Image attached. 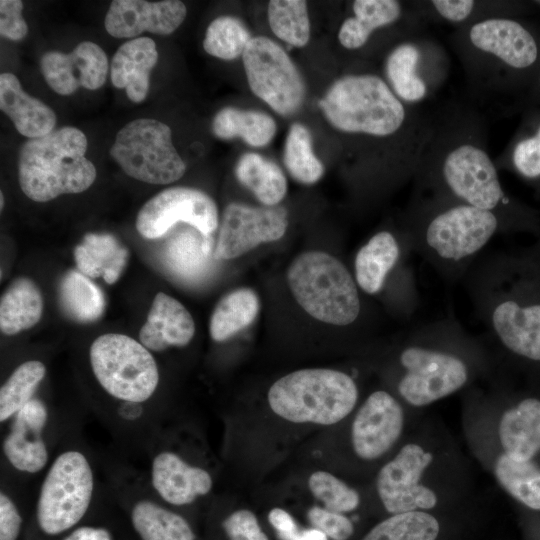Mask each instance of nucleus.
<instances>
[{"label": "nucleus", "instance_id": "nucleus-6", "mask_svg": "<svg viewBox=\"0 0 540 540\" xmlns=\"http://www.w3.org/2000/svg\"><path fill=\"white\" fill-rule=\"evenodd\" d=\"M318 106L334 129L365 143L405 140L427 125V112L402 102L383 77L373 72L339 77Z\"/></svg>", "mask_w": 540, "mask_h": 540}, {"label": "nucleus", "instance_id": "nucleus-11", "mask_svg": "<svg viewBox=\"0 0 540 540\" xmlns=\"http://www.w3.org/2000/svg\"><path fill=\"white\" fill-rule=\"evenodd\" d=\"M89 360L99 385L121 403L143 404L158 387L156 360L141 342L127 335L106 333L97 337L90 346Z\"/></svg>", "mask_w": 540, "mask_h": 540}, {"label": "nucleus", "instance_id": "nucleus-29", "mask_svg": "<svg viewBox=\"0 0 540 540\" xmlns=\"http://www.w3.org/2000/svg\"><path fill=\"white\" fill-rule=\"evenodd\" d=\"M128 255V250L107 233H88L74 249L78 270L89 278L101 276L110 285L119 279Z\"/></svg>", "mask_w": 540, "mask_h": 540}, {"label": "nucleus", "instance_id": "nucleus-19", "mask_svg": "<svg viewBox=\"0 0 540 540\" xmlns=\"http://www.w3.org/2000/svg\"><path fill=\"white\" fill-rule=\"evenodd\" d=\"M404 428L405 410L401 401L386 390H375L365 399L353 419V451L361 460H377L398 443Z\"/></svg>", "mask_w": 540, "mask_h": 540}, {"label": "nucleus", "instance_id": "nucleus-13", "mask_svg": "<svg viewBox=\"0 0 540 540\" xmlns=\"http://www.w3.org/2000/svg\"><path fill=\"white\" fill-rule=\"evenodd\" d=\"M448 72L445 48L422 30L392 43L384 57L382 77L402 102L421 107L442 87Z\"/></svg>", "mask_w": 540, "mask_h": 540}, {"label": "nucleus", "instance_id": "nucleus-21", "mask_svg": "<svg viewBox=\"0 0 540 540\" xmlns=\"http://www.w3.org/2000/svg\"><path fill=\"white\" fill-rule=\"evenodd\" d=\"M413 252L408 237L401 233L383 229L372 235L360 247L354 260V279L366 294H381L394 273H413L405 266L407 254Z\"/></svg>", "mask_w": 540, "mask_h": 540}, {"label": "nucleus", "instance_id": "nucleus-30", "mask_svg": "<svg viewBox=\"0 0 540 540\" xmlns=\"http://www.w3.org/2000/svg\"><path fill=\"white\" fill-rule=\"evenodd\" d=\"M419 4L428 22L446 23L455 28L496 16L518 17L524 10L522 3L510 1L429 0Z\"/></svg>", "mask_w": 540, "mask_h": 540}, {"label": "nucleus", "instance_id": "nucleus-38", "mask_svg": "<svg viewBox=\"0 0 540 540\" xmlns=\"http://www.w3.org/2000/svg\"><path fill=\"white\" fill-rule=\"evenodd\" d=\"M259 309V298L250 288H239L226 294L211 315L210 337L216 342L231 338L255 320Z\"/></svg>", "mask_w": 540, "mask_h": 540}, {"label": "nucleus", "instance_id": "nucleus-12", "mask_svg": "<svg viewBox=\"0 0 540 540\" xmlns=\"http://www.w3.org/2000/svg\"><path fill=\"white\" fill-rule=\"evenodd\" d=\"M95 488L94 472L78 449L59 453L41 483L36 520L47 535L61 534L75 526L88 511Z\"/></svg>", "mask_w": 540, "mask_h": 540}, {"label": "nucleus", "instance_id": "nucleus-47", "mask_svg": "<svg viewBox=\"0 0 540 540\" xmlns=\"http://www.w3.org/2000/svg\"><path fill=\"white\" fill-rule=\"evenodd\" d=\"M222 526L230 540H268L255 514L247 509L231 513Z\"/></svg>", "mask_w": 540, "mask_h": 540}, {"label": "nucleus", "instance_id": "nucleus-23", "mask_svg": "<svg viewBox=\"0 0 540 540\" xmlns=\"http://www.w3.org/2000/svg\"><path fill=\"white\" fill-rule=\"evenodd\" d=\"M186 15L185 4L178 0H114L105 16V29L116 38L134 37L145 31L169 35Z\"/></svg>", "mask_w": 540, "mask_h": 540}, {"label": "nucleus", "instance_id": "nucleus-10", "mask_svg": "<svg viewBox=\"0 0 540 540\" xmlns=\"http://www.w3.org/2000/svg\"><path fill=\"white\" fill-rule=\"evenodd\" d=\"M289 288L297 303L313 318L347 327L362 315L359 287L345 264L322 251L299 254L287 271Z\"/></svg>", "mask_w": 540, "mask_h": 540}, {"label": "nucleus", "instance_id": "nucleus-52", "mask_svg": "<svg viewBox=\"0 0 540 540\" xmlns=\"http://www.w3.org/2000/svg\"><path fill=\"white\" fill-rule=\"evenodd\" d=\"M143 404L123 402L118 408L117 414L126 421H135L143 415Z\"/></svg>", "mask_w": 540, "mask_h": 540}, {"label": "nucleus", "instance_id": "nucleus-28", "mask_svg": "<svg viewBox=\"0 0 540 540\" xmlns=\"http://www.w3.org/2000/svg\"><path fill=\"white\" fill-rule=\"evenodd\" d=\"M0 109L17 131L29 139L50 133L57 121L53 109L27 94L12 73L0 75Z\"/></svg>", "mask_w": 540, "mask_h": 540}, {"label": "nucleus", "instance_id": "nucleus-9", "mask_svg": "<svg viewBox=\"0 0 540 540\" xmlns=\"http://www.w3.org/2000/svg\"><path fill=\"white\" fill-rule=\"evenodd\" d=\"M359 397L349 374L325 368L301 369L278 379L268 403L279 417L294 423L333 425L347 417Z\"/></svg>", "mask_w": 540, "mask_h": 540}, {"label": "nucleus", "instance_id": "nucleus-32", "mask_svg": "<svg viewBox=\"0 0 540 540\" xmlns=\"http://www.w3.org/2000/svg\"><path fill=\"white\" fill-rule=\"evenodd\" d=\"M277 131L275 120L257 110H241L234 107L221 109L213 118L212 132L223 140L241 138L251 147H264Z\"/></svg>", "mask_w": 540, "mask_h": 540}, {"label": "nucleus", "instance_id": "nucleus-22", "mask_svg": "<svg viewBox=\"0 0 540 540\" xmlns=\"http://www.w3.org/2000/svg\"><path fill=\"white\" fill-rule=\"evenodd\" d=\"M48 417L46 404L34 398L11 419L9 431L3 439L2 451L15 470L36 474L49 462L48 446L43 436Z\"/></svg>", "mask_w": 540, "mask_h": 540}, {"label": "nucleus", "instance_id": "nucleus-41", "mask_svg": "<svg viewBox=\"0 0 540 540\" xmlns=\"http://www.w3.org/2000/svg\"><path fill=\"white\" fill-rule=\"evenodd\" d=\"M437 518L427 511L393 514L375 525L362 540H436Z\"/></svg>", "mask_w": 540, "mask_h": 540}, {"label": "nucleus", "instance_id": "nucleus-50", "mask_svg": "<svg viewBox=\"0 0 540 540\" xmlns=\"http://www.w3.org/2000/svg\"><path fill=\"white\" fill-rule=\"evenodd\" d=\"M268 520L280 540H294L299 533L294 518L284 509L273 508L268 514Z\"/></svg>", "mask_w": 540, "mask_h": 540}, {"label": "nucleus", "instance_id": "nucleus-26", "mask_svg": "<svg viewBox=\"0 0 540 540\" xmlns=\"http://www.w3.org/2000/svg\"><path fill=\"white\" fill-rule=\"evenodd\" d=\"M194 334L195 323L189 311L175 298L159 292L140 329L139 341L149 351L161 352L186 346Z\"/></svg>", "mask_w": 540, "mask_h": 540}, {"label": "nucleus", "instance_id": "nucleus-8", "mask_svg": "<svg viewBox=\"0 0 540 540\" xmlns=\"http://www.w3.org/2000/svg\"><path fill=\"white\" fill-rule=\"evenodd\" d=\"M87 138L72 126L28 139L18 156L22 192L35 202L87 190L96 179L94 164L85 157Z\"/></svg>", "mask_w": 540, "mask_h": 540}, {"label": "nucleus", "instance_id": "nucleus-51", "mask_svg": "<svg viewBox=\"0 0 540 540\" xmlns=\"http://www.w3.org/2000/svg\"><path fill=\"white\" fill-rule=\"evenodd\" d=\"M63 540H112V537L105 528L81 526L74 529Z\"/></svg>", "mask_w": 540, "mask_h": 540}, {"label": "nucleus", "instance_id": "nucleus-35", "mask_svg": "<svg viewBox=\"0 0 540 540\" xmlns=\"http://www.w3.org/2000/svg\"><path fill=\"white\" fill-rule=\"evenodd\" d=\"M62 311L78 323H92L103 314L106 306L101 289L79 270H69L58 288Z\"/></svg>", "mask_w": 540, "mask_h": 540}, {"label": "nucleus", "instance_id": "nucleus-14", "mask_svg": "<svg viewBox=\"0 0 540 540\" xmlns=\"http://www.w3.org/2000/svg\"><path fill=\"white\" fill-rule=\"evenodd\" d=\"M110 155L128 176L145 183L169 184L186 171L170 127L151 118L135 119L122 127Z\"/></svg>", "mask_w": 540, "mask_h": 540}, {"label": "nucleus", "instance_id": "nucleus-18", "mask_svg": "<svg viewBox=\"0 0 540 540\" xmlns=\"http://www.w3.org/2000/svg\"><path fill=\"white\" fill-rule=\"evenodd\" d=\"M351 13L337 34L339 44L348 51L363 49L379 31L394 28L418 32L425 30L428 23L419 1L355 0L351 3Z\"/></svg>", "mask_w": 540, "mask_h": 540}, {"label": "nucleus", "instance_id": "nucleus-40", "mask_svg": "<svg viewBox=\"0 0 540 540\" xmlns=\"http://www.w3.org/2000/svg\"><path fill=\"white\" fill-rule=\"evenodd\" d=\"M46 376V366L39 360L18 365L0 388V422L11 420L34 399L38 386Z\"/></svg>", "mask_w": 540, "mask_h": 540}, {"label": "nucleus", "instance_id": "nucleus-34", "mask_svg": "<svg viewBox=\"0 0 540 540\" xmlns=\"http://www.w3.org/2000/svg\"><path fill=\"white\" fill-rule=\"evenodd\" d=\"M235 176L265 206L278 205L286 195L287 180L283 171L258 153L243 154L236 163Z\"/></svg>", "mask_w": 540, "mask_h": 540}, {"label": "nucleus", "instance_id": "nucleus-46", "mask_svg": "<svg viewBox=\"0 0 540 540\" xmlns=\"http://www.w3.org/2000/svg\"><path fill=\"white\" fill-rule=\"evenodd\" d=\"M307 519L312 528L322 531L333 540H348L354 532L353 523L348 517L320 506L311 507Z\"/></svg>", "mask_w": 540, "mask_h": 540}, {"label": "nucleus", "instance_id": "nucleus-45", "mask_svg": "<svg viewBox=\"0 0 540 540\" xmlns=\"http://www.w3.org/2000/svg\"><path fill=\"white\" fill-rule=\"evenodd\" d=\"M313 496L323 503L324 508L338 513L355 510L360 504L359 493L327 471H316L308 479Z\"/></svg>", "mask_w": 540, "mask_h": 540}, {"label": "nucleus", "instance_id": "nucleus-4", "mask_svg": "<svg viewBox=\"0 0 540 540\" xmlns=\"http://www.w3.org/2000/svg\"><path fill=\"white\" fill-rule=\"evenodd\" d=\"M403 229L413 253L449 284L462 281L490 240L505 231L490 211L416 190Z\"/></svg>", "mask_w": 540, "mask_h": 540}, {"label": "nucleus", "instance_id": "nucleus-3", "mask_svg": "<svg viewBox=\"0 0 540 540\" xmlns=\"http://www.w3.org/2000/svg\"><path fill=\"white\" fill-rule=\"evenodd\" d=\"M449 41L477 97L529 92L540 73V31L519 17L457 27Z\"/></svg>", "mask_w": 540, "mask_h": 540}, {"label": "nucleus", "instance_id": "nucleus-31", "mask_svg": "<svg viewBox=\"0 0 540 540\" xmlns=\"http://www.w3.org/2000/svg\"><path fill=\"white\" fill-rule=\"evenodd\" d=\"M43 306L41 291L33 280L15 279L1 296V332L11 336L32 328L41 319Z\"/></svg>", "mask_w": 540, "mask_h": 540}, {"label": "nucleus", "instance_id": "nucleus-39", "mask_svg": "<svg viewBox=\"0 0 540 540\" xmlns=\"http://www.w3.org/2000/svg\"><path fill=\"white\" fill-rule=\"evenodd\" d=\"M283 162L291 177L299 183L314 184L323 176V163L313 151L312 135L304 124L296 122L290 126Z\"/></svg>", "mask_w": 540, "mask_h": 540}, {"label": "nucleus", "instance_id": "nucleus-27", "mask_svg": "<svg viewBox=\"0 0 540 540\" xmlns=\"http://www.w3.org/2000/svg\"><path fill=\"white\" fill-rule=\"evenodd\" d=\"M157 61L156 44L151 38L138 37L125 42L112 58V84L119 89L125 88L132 102H142L148 95L150 72Z\"/></svg>", "mask_w": 540, "mask_h": 540}, {"label": "nucleus", "instance_id": "nucleus-25", "mask_svg": "<svg viewBox=\"0 0 540 540\" xmlns=\"http://www.w3.org/2000/svg\"><path fill=\"white\" fill-rule=\"evenodd\" d=\"M495 424L502 453L518 461H531L540 451V399L525 397L504 408Z\"/></svg>", "mask_w": 540, "mask_h": 540}, {"label": "nucleus", "instance_id": "nucleus-17", "mask_svg": "<svg viewBox=\"0 0 540 540\" xmlns=\"http://www.w3.org/2000/svg\"><path fill=\"white\" fill-rule=\"evenodd\" d=\"M287 227L288 213L283 206L251 207L230 203L222 213L214 258L239 257L261 243L281 239Z\"/></svg>", "mask_w": 540, "mask_h": 540}, {"label": "nucleus", "instance_id": "nucleus-42", "mask_svg": "<svg viewBox=\"0 0 540 540\" xmlns=\"http://www.w3.org/2000/svg\"><path fill=\"white\" fill-rule=\"evenodd\" d=\"M267 16L270 29L278 39L296 48L308 44L311 25L306 1L271 0Z\"/></svg>", "mask_w": 540, "mask_h": 540}, {"label": "nucleus", "instance_id": "nucleus-7", "mask_svg": "<svg viewBox=\"0 0 540 540\" xmlns=\"http://www.w3.org/2000/svg\"><path fill=\"white\" fill-rule=\"evenodd\" d=\"M439 439L431 431L414 433L379 470L376 491L391 515L431 511L450 495L455 456Z\"/></svg>", "mask_w": 540, "mask_h": 540}, {"label": "nucleus", "instance_id": "nucleus-2", "mask_svg": "<svg viewBox=\"0 0 540 540\" xmlns=\"http://www.w3.org/2000/svg\"><path fill=\"white\" fill-rule=\"evenodd\" d=\"M395 390L413 408H423L490 378L496 363L481 338L449 315L414 327L394 355Z\"/></svg>", "mask_w": 540, "mask_h": 540}, {"label": "nucleus", "instance_id": "nucleus-55", "mask_svg": "<svg viewBox=\"0 0 540 540\" xmlns=\"http://www.w3.org/2000/svg\"><path fill=\"white\" fill-rule=\"evenodd\" d=\"M0 200H1L0 207H1V209H2L3 206H4V195H3L2 192H1V194H0Z\"/></svg>", "mask_w": 540, "mask_h": 540}, {"label": "nucleus", "instance_id": "nucleus-53", "mask_svg": "<svg viewBox=\"0 0 540 540\" xmlns=\"http://www.w3.org/2000/svg\"><path fill=\"white\" fill-rule=\"evenodd\" d=\"M294 540H328V537L315 528L299 531Z\"/></svg>", "mask_w": 540, "mask_h": 540}, {"label": "nucleus", "instance_id": "nucleus-15", "mask_svg": "<svg viewBox=\"0 0 540 540\" xmlns=\"http://www.w3.org/2000/svg\"><path fill=\"white\" fill-rule=\"evenodd\" d=\"M242 62L248 86L256 97L284 117L300 110L306 95L305 82L279 44L265 36L253 37Z\"/></svg>", "mask_w": 540, "mask_h": 540}, {"label": "nucleus", "instance_id": "nucleus-36", "mask_svg": "<svg viewBox=\"0 0 540 540\" xmlns=\"http://www.w3.org/2000/svg\"><path fill=\"white\" fill-rule=\"evenodd\" d=\"M498 484L514 499L540 511V467L533 461H518L500 452L490 464Z\"/></svg>", "mask_w": 540, "mask_h": 540}, {"label": "nucleus", "instance_id": "nucleus-54", "mask_svg": "<svg viewBox=\"0 0 540 540\" xmlns=\"http://www.w3.org/2000/svg\"><path fill=\"white\" fill-rule=\"evenodd\" d=\"M529 97L533 104L540 105V73L529 90Z\"/></svg>", "mask_w": 540, "mask_h": 540}, {"label": "nucleus", "instance_id": "nucleus-44", "mask_svg": "<svg viewBox=\"0 0 540 540\" xmlns=\"http://www.w3.org/2000/svg\"><path fill=\"white\" fill-rule=\"evenodd\" d=\"M495 164L498 170L508 169L527 180H540V139L527 122L495 159Z\"/></svg>", "mask_w": 540, "mask_h": 540}, {"label": "nucleus", "instance_id": "nucleus-48", "mask_svg": "<svg viewBox=\"0 0 540 540\" xmlns=\"http://www.w3.org/2000/svg\"><path fill=\"white\" fill-rule=\"evenodd\" d=\"M23 2L20 0L0 1V34L7 39L18 41L28 33V26L22 16Z\"/></svg>", "mask_w": 540, "mask_h": 540}, {"label": "nucleus", "instance_id": "nucleus-5", "mask_svg": "<svg viewBox=\"0 0 540 540\" xmlns=\"http://www.w3.org/2000/svg\"><path fill=\"white\" fill-rule=\"evenodd\" d=\"M481 338L491 354L540 362V300L522 296L511 258L501 253L479 257L462 279Z\"/></svg>", "mask_w": 540, "mask_h": 540}, {"label": "nucleus", "instance_id": "nucleus-24", "mask_svg": "<svg viewBox=\"0 0 540 540\" xmlns=\"http://www.w3.org/2000/svg\"><path fill=\"white\" fill-rule=\"evenodd\" d=\"M150 482L156 494L174 506L188 505L207 495L213 486L210 473L186 462L173 451L156 453L151 461Z\"/></svg>", "mask_w": 540, "mask_h": 540}, {"label": "nucleus", "instance_id": "nucleus-37", "mask_svg": "<svg viewBox=\"0 0 540 540\" xmlns=\"http://www.w3.org/2000/svg\"><path fill=\"white\" fill-rule=\"evenodd\" d=\"M131 522L141 540H195L182 516L149 499L135 502Z\"/></svg>", "mask_w": 540, "mask_h": 540}, {"label": "nucleus", "instance_id": "nucleus-1", "mask_svg": "<svg viewBox=\"0 0 540 540\" xmlns=\"http://www.w3.org/2000/svg\"><path fill=\"white\" fill-rule=\"evenodd\" d=\"M432 136L423 152L414 190L494 213L505 231L520 206L504 190L487 147L486 123L472 105L450 103L433 113Z\"/></svg>", "mask_w": 540, "mask_h": 540}, {"label": "nucleus", "instance_id": "nucleus-33", "mask_svg": "<svg viewBox=\"0 0 540 540\" xmlns=\"http://www.w3.org/2000/svg\"><path fill=\"white\" fill-rule=\"evenodd\" d=\"M211 236L197 229L183 230L169 239L164 261L175 276L185 281H197L208 271Z\"/></svg>", "mask_w": 540, "mask_h": 540}, {"label": "nucleus", "instance_id": "nucleus-20", "mask_svg": "<svg viewBox=\"0 0 540 540\" xmlns=\"http://www.w3.org/2000/svg\"><path fill=\"white\" fill-rule=\"evenodd\" d=\"M41 73L49 87L60 95H70L80 87L96 90L107 79L108 58L94 42L79 43L71 53L48 51L40 61Z\"/></svg>", "mask_w": 540, "mask_h": 540}, {"label": "nucleus", "instance_id": "nucleus-43", "mask_svg": "<svg viewBox=\"0 0 540 540\" xmlns=\"http://www.w3.org/2000/svg\"><path fill=\"white\" fill-rule=\"evenodd\" d=\"M252 38L240 19L224 15L215 18L208 25L203 48L213 57L231 61L243 55Z\"/></svg>", "mask_w": 540, "mask_h": 540}, {"label": "nucleus", "instance_id": "nucleus-49", "mask_svg": "<svg viewBox=\"0 0 540 540\" xmlns=\"http://www.w3.org/2000/svg\"><path fill=\"white\" fill-rule=\"evenodd\" d=\"M22 525L20 512L5 492L0 493V540H17Z\"/></svg>", "mask_w": 540, "mask_h": 540}, {"label": "nucleus", "instance_id": "nucleus-16", "mask_svg": "<svg viewBox=\"0 0 540 540\" xmlns=\"http://www.w3.org/2000/svg\"><path fill=\"white\" fill-rule=\"evenodd\" d=\"M218 221L217 205L208 194L190 187H172L143 205L136 218V229L143 237L156 239L184 222L204 236H211Z\"/></svg>", "mask_w": 540, "mask_h": 540}]
</instances>
